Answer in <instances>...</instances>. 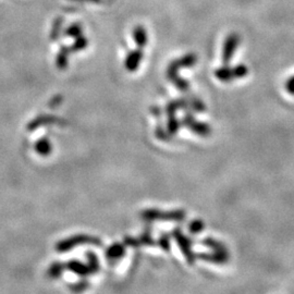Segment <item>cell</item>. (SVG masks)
Wrapping results in <instances>:
<instances>
[{"mask_svg":"<svg viewBox=\"0 0 294 294\" xmlns=\"http://www.w3.org/2000/svg\"><path fill=\"white\" fill-rule=\"evenodd\" d=\"M87 285H88V283L86 282V281H80V282H78V283H75V284H72L71 285V289L73 290V291H75V292H79V291H83V290H85L86 288H87Z\"/></svg>","mask_w":294,"mask_h":294,"instance_id":"obj_31","label":"cell"},{"mask_svg":"<svg viewBox=\"0 0 294 294\" xmlns=\"http://www.w3.org/2000/svg\"><path fill=\"white\" fill-rule=\"evenodd\" d=\"M181 127V122L178 120L176 115H169L168 116V121H167V130L170 133L171 135H176L179 132Z\"/></svg>","mask_w":294,"mask_h":294,"instance_id":"obj_18","label":"cell"},{"mask_svg":"<svg viewBox=\"0 0 294 294\" xmlns=\"http://www.w3.org/2000/svg\"><path fill=\"white\" fill-rule=\"evenodd\" d=\"M233 72L235 79H242L249 74V68L245 65H237L233 68Z\"/></svg>","mask_w":294,"mask_h":294,"instance_id":"obj_26","label":"cell"},{"mask_svg":"<svg viewBox=\"0 0 294 294\" xmlns=\"http://www.w3.org/2000/svg\"><path fill=\"white\" fill-rule=\"evenodd\" d=\"M133 38H134L135 44L138 48H144L149 43V36H147L145 27L142 25H137L134 27V30H133Z\"/></svg>","mask_w":294,"mask_h":294,"instance_id":"obj_12","label":"cell"},{"mask_svg":"<svg viewBox=\"0 0 294 294\" xmlns=\"http://www.w3.org/2000/svg\"><path fill=\"white\" fill-rule=\"evenodd\" d=\"M66 270V265L61 263H54L48 269V276L53 279H58Z\"/></svg>","mask_w":294,"mask_h":294,"instance_id":"obj_20","label":"cell"},{"mask_svg":"<svg viewBox=\"0 0 294 294\" xmlns=\"http://www.w3.org/2000/svg\"><path fill=\"white\" fill-rule=\"evenodd\" d=\"M190 108H191L190 101L185 100V98H180V100L172 101L168 104L165 108V113L167 114V116L176 115L179 109H190Z\"/></svg>","mask_w":294,"mask_h":294,"instance_id":"obj_11","label":"cell"},{"mask_svg":"<svg viewBox=\"0 0 294 294\" xmlns=\"http://www.w3.org/2000/svg\"><path fill=\"white\" fill-rule=\"evenodd\" d=\"M70 53H71L70 47L64 46L60 49V53L57 56V60H56V64H57V67L59 70H65L67 68Z\"/></svg>","mask_w":294,"mask_h":294,"instance_id":"obj_15","label":"cell"},{"mask_svg":"<svg viewBox=\"0 0 294 294\" xmlns=\"http://www.w3.org/2000/svg\"><path fill=\"white\" fill-rule=\"evenodd\" d=\"M62 20L61 19H57L55 21V23L53 24V30H52V38L53 39H57L59 37V33L61 30V26H62Z\"/></svg>","mask_w":294,"mask_h":294,"instance_id":"obj_29","label":"cell"},{"mask_svg":"<svg viewBox=\"0 0 294 294\" xmlns=\"http://www.w3.org/2000/svg\"><path fill=\"white\" fill-rule=\"evenodd\" d=\"M285 89L289 94L294 95V75L285 82Z\"/></svg>","mask_w":294,"mask_h":294,"instance_id":"obj_32","label":"cell"},{"mask_svg":"<svg viewBox=\"0 0 294 294\" xmlns=\"http://www.w3.org/2000/svg\"><path fill=\"white\" fill-rule=\"evenodd\" d=\"M124 244L130 245V247H133V248L141 247V243H139L138 239H134V237H130V236H125Z\"/></svg>","mask_w":294,"mask_h":294,"instance_id":"obj_30","label":"cell"},{"mask_svg":"<svg viewBox=\"0 0 294 294\" xmlns=\"http://www.w3.org/2000/svg\"><path fill=\"white\" fill-rule=\"evenodd\" d=\"M84 244H90V245H95V247H102V241L98 239V237H95L93 235H85V234H79V235H74L69 237V239L61 241L57 244V251L59 253H66L69 250L73 249L76 245H84Z\"/></svg>","mask_w":294,"mask_h":294,"instance_id":"obj_3","label":"cell"},{"mask_svg":"<svg viewBox=\"0 0 294 294\" xmlns=\"http://www.w3.org/2000/svg\"><path fill=\"white\" fill-rule=\"evenodd\" d=\"M182 124L184 125L185 128H187L190 131L194 132L195 134L201 135V136H208L212 134V127L208 125L205 122H200L195 119V117L192 114L186 113L182 119Z\"/></svg>","mask_w":294,"mask_h":294,"instance_id":"obj_5","label":"cell"},{"mask_svg":"<svg viewBox=\"0 0 294 294\" xmlns=\"http://www.w3.org/2000/svg\"><path fill=\"white\" fill-rule=\"evenodd\" d=\"M87 46H88V40L81 35V36L76 37L75 41L73 43V45L70 47V49H71V52H80V51H83V49H85Z\"/></svg>","mask_w":294,"mask_h":294,"instance_id":"obj_23","label":"cell"},{"mask_svg":"<svg viewBox=\"0 0 294 294\" xmlns=\"http://www.w3.org/2000/svg\"><path fill=\"white\" fill-rule=\"evenodd\" d=\"M240 45V36L236 33H231L228 35L222 47V62L228 66L232 59L235 51Z\"/></svg>","mask_w":294,"mask_h":294,"instance_id":"obj_6","label":"cell"},{"mask_svg":"<svg viewBox=\"0 0 294 294\" xmlns=\"http://www.w3.org/2000/svg\"><path fill=\"white\" fill-rule=\"evenodd\" d=\"M74 2H87V3H101L102 0H74Z\"/></svg>","mask_w":294,"mask_h":294,"instance_id":"obj_35","label":"cell"},{"mask_svg":"<svg viewBox=\"0 0 294 294\" xmlns=\"http://www.w3.org/2000/svg\"><path fill=\"white\" fill-rule=\"evenodd\" d=\"M127 253L125 244L123 243H114L106 251V258L109 262L120 261L121 258Z\"/></svg>","mask_w":294,"mask_h":294,"instance_id":"obj_9","label":"cell"},{"mask_svg":"<svg viewBox=\"0 0 294 294\" xmlns=\"http://www.w3.org/2000/svg\"><path fill=\"white\" fill-rule=\"evenodd\" d=\"M138 240L141 245H150V247H153V245L157 244V242L153 239L150 232H144L141 236H139Z\"/></svg>","mask_w":294,"mask_h":294,"instance_id":"obj_28","label":"cell"},{"mask_svg":"<svg viewBox=\"0 0 294 294\" xmlns=\"http://www.w3.org/2000/svg\"><path fill=\"white\" fill-rule=\"evenodd\" d=\"M82 26L80 24H73L71 25L70 27H68L67 31H66V35L67 36H70V37H79L82 35Z\"/></svg>","mask_w":294,"mask_h":294,"instance_id":"obj_24","label":"cell"},{"mask_svg":"<svg viewBox=\"0 0 294 294\" xmlns=\"http://www.w3.org/2000/svg\"><path fill=\"white\" fill-rule=\"evenodd\" d=\"M157 244L165 252H170V236L168 234H162V235H160Z\"/></svg>","mask_w":294,"mask_h":294,"instance_id":"obj_27","label":"cell"},{"mask_svg":"<svg viewBox=\"0 0 294 294\" xmlns=\"http://www.w3.org/2000/svg\"><path fill=\"white\" fill-rule=\"evenodd\" d=\"M202 244L215 252H228L227 248L225 247V244H222L221 242L213 239V237H206V239L202 241Z\"/></svg>","mask_w":294,"mask_h":294,"instance_id":"obj_16","label":"cell"},{"mask_svg":"<svg viewBox=\"0 0 294 294\" xmlns=\"http://www.w3.org/2000/svg\"><path fill=\"white\" fill-rule=\"evenodd\" d=\"M190 105L191 109H193L195 113H204L206 110L205 104L199 100V98H192V100H190Z\"/></svg>","mask_w":294,"mask_h":294,"instance_id":"obj_25","label":"cell"},{"mask_svg":"<svg viewBox=\"0 0 294 294\" xmlns=\"http://www.w3.org/2000/svg\"><path fill=\"white\" fill-rule=\"evenodd\" d=\"M172 235L177 241L178 247L180 248L182 254H183L186 258L187 264L193 265L196 261V254L192 250V241L188 239V237L182 233V231L180 228H176L172 231Z\"/></svg>","mask_w":294,"mask_h":294,"instance_id":"obj_4","label":"cell"},{"mask_svg":"<svg viewBox=\"0 0 294 294\" xmlns=\"http://www.w3.org/2000/svg\"><path fill=\"white\" fill-rule=\"evenodd\" d=\"M204 229H205V223L199 219L191 221L190 225H188V231H190V233L192 234H199L203 232Z\"/></svg>","mask_w":294,"mask_h":294,"instance_id":"obj_21","label":"cell"},{"mask_svg":"<svg viewBox=\"0 0 294 294\" xmlns=\"http://www.w3.org/2000/svg\"><path fill=\"white\" fill-rule=\"evenodd\" d=\"M142 218L149 221L153 220H166V221H184L186 218V214L184 211H170V212H162L158 209H146L142 213Z\"/></svg>","mask_w":294,"mask_h":294,"instance_id":"obj_2","label":"cell"},{"mask_svg":"<svg viewBox=\"0 0 294 294\" xmlns=\"http://www.w3.org/2000/svg\"><path fill=\"white\" fill-rule=\"evenodd\" d=\"M143 56L144 55H143L142 48L135 49V51H132L131 53H129L124 61L125 69H127L129 72H135L139 68V65H141Z\"/></svg>","mask_w":294,"mask_h":294,"instance_id":"obj_7","label":"cell"},{"mask_svg":"<svg viewBox=\"0 0 294 294\" xmlns=\"http://www.w3.org/2000/svg\"><path fill=\"white\" fill-rule=\"evenodd\" d=\"M151 111H152V114L154 116H155V117H158V118L162 117L163 111H162V109H160L159 107H152L151 108Z\"/></svg>","mask_w":294,"mask_h":294,"instance_id":"obj_33","label":"cell"},{"mask_svg":"<svg viewBox=\"0 0 294 294\" xmlns=\"http://www.w3.org/2000/svg\"><path fill=\"white\" fill-rule=\"evenodd\" d=\"M66 269L74 272V274L79 275L81 277H87L88 275L92 274L90 269L88 267V265H85L84 263L80 261H70L69 263L66 264Z\"/></svg>","mask_w":294,"mask_h":294,"instance_id":"obj_10","label":"cell"},{"mask_svg":"<svg viewBox=\"0 0 294 294\" xmlns=\"http://www.w3.org/2000/svg\"><path fill=\"white\" fill-rule=\"evenodd\" d=\"M86 257H87V265L90 269V272H92V274H96V272L100 271L101 265H100V261H98L97 255L93 253V252H88V253H86Z\"/></svg>","mask_w":294,"mask_h":294,"instance_id":"obj_19","label":"cell"},{"mask_svg":"<svg viewBox=\"0 0 294 294\" xmlns=\"http://www.w3.org/2000/svg\"><path fill=\"white\" fill-rule=\"evenodd\" d=\"M215 76L221 82H231V81L235 79L234 72H233V68L231 69L226 65H223V67L218 68L216 70Z\"/></svg>","mask_w":294,"mask_h":294,"instance_id":"obj_13","label":"cell"},{"mask_svg":"<svg viewBox=\"0 0 294 294\" xmlns=\"http://www.w3.org/2000/svg\"><path fill=\"white\" fill-rule=\"evenodd\" d=\"M155 135L158 139H160V141H164V142H169L171 141V134L169 132H168L167 129H165L163 125H157V128H156V131H155Z\"/></svg>","mask_w":294,"mask_h":294,"instance_id":"obj_22","label":"cell"},{"mask_svg":"<svg viewBox=\"0 0 294 294\" xmlns=\"http://www.w3.org/2000/svg\"><path fill=\"white\" fill-rule=\"evenodd\" d=\"M198 62V56L195 54H187L183 57L173 60L167 69V78L178 89L187 92L190 89V83L179 76V70L182 68H192Z\"/></svg>","mask_w":294,"mask_h":294,"instance_id":"obj_1","label":"cell"},{"mask_svg":"<svg viewBox=\"0 0 294 294\" xmlns=\"http://www.w3.org/2000/svg\"><path fill=\"white\" fill-rule=\"evenodd\" d=\"M61 101H62V97H61V96H57V97H55L54 100L52 101V102H54V104H53V103L51 104V107H57L58 105L61 103Z\"/></svg>","mask_w":294,"mask_h":294,"instance_id":"obj_34","label":"cell"},{"mask_svg":"<svg viewBox=\"0 0 294 294\" xmlns=\"http://www.w3.org/2000/svg\"><path fill=\"white\" fill-rule=\"evenodd\" d=\"M35 150L40 156H48L52 152V144L47 138H40L37 143L35 144Z\"/></svg>","mask_w":294,"mask_h":294,"instance_id":"obj_17","label":"cell"},{"mask_svg":"<svg viewBox=\"0 0 294 294\" xmlns=\"http://www.w3.org/2000/svg\"><path fill=\"white\" fill-rule=\"evenodd\" d=\"M196 257L204 262H209L213 264L223 265L229 261V253L228 252H213V253H200Z\"/></svg>","mask_w":294,"mask_h":294,"instance_id":"obj_8","label":"cell"},{"mask_svg":"<svg viewBox=\"0 0 294 294\" xmlns=\"http://www.w3.org/2000/svg\"><path fill=\"white\" fill-rule=\"evenodd\" d=\"M55 122H56V118L51 117V116H41V117L34 119L32 122H30L29 125H27V129H29V131H33L35 129L41 127V125L51 124Z\"/></svg>","mask_w":294,"mask_h":294,"instance_id":"obj_14","label":"cell"}]
</instances>
